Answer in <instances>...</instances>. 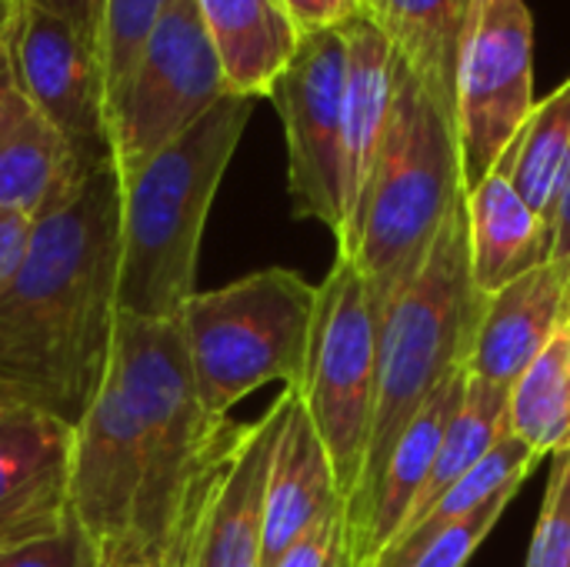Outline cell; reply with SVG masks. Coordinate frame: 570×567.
Here are the masks:
<instances>
[{
  "label": "cell",
  "instance_id": "23",
  "mask_svg": "<svg viewBox=\"0 0 570 567\" xmlns=\"http://www.w3.org/2000/svg\"><path fill=\"white\" fill-rule=\"evenodd\" d=\"M508 434L538 458L570 451V324L511 384Z\"/></svg>",
  "mask_w": 570,
  "mask_h": 567
},
{
  "label": "cell",
  "instance_id": "17",
  "mask_svg": "<svg viewBox=\"0 0 570 567\" xmlns=\"http://www.w3.org/2000/svg\"><path fill=\"white\" fill-rule=\"evenodd\" d=\"M468 207V261L478 294L491 297L521 274L551 261V227L511 187L501 170H491L464 194Z\"/></svg>",
  "mask_w": 570,
  "mask_h": 567
},
{
  "label": "cell",
  "instance_id": "33",
  "mask_svg": "<svg viewBox=\"0 0 570 567\" xmlns=\"http://www.w3.org/2000/svg\"><path fill=\"white\" fill-rule=\"evenodd\" d=\"M30 231H33V221L10 214V211H0V287L17 271V264L27 251Z\"/></svg>",
  "mask_w": 570,
  "mask_h": 567
},
{
  "label": "cell",
  "instance_id": "9",
  "mask_svg": "<svg viewBox=\"0 0 570 567\" xmlns=\"http://www.w3.org/2000/svg\"><path fill=\"white\" fill-rule=\"evenodd\" d=\"M227 97L197 0H174L147 37L117 104L110 107L114 167L127 174L194 127Z\"/></svg>",
  "mask_w": 570,
  "mask_h": 567
},
{
  "label": "cell",
  "instance_id": "24",
  "mask_svg": "<svg viewBox=\"0 0 570 567\" xmlns=\"http://www.w3.org/2000/svg\"><path fill=\"white\" fill-rule=\"evenodd\" d=\"M504 434H508V388H494V384L468 378L464 401L441 438L431 475H428L404 528L414 525L458 478H464Z\"/></svg>",
  "mask_w": 570,
  "mask_h": 567
},
{
  "label": "cell",
  "instance_id": "34",
  "mask_svg": "<svg viewBox=\"0 0 570 567\" xmlns=\"http://www.w3.org/2000/svg\"><path fill=\"white\" fill-rule=\"evenodd\" d=\"M551 257H558V261L570 257V167L564 184H561L554 214H551Z\"/></svg>",
  "mask_w": 570,
  "mask_h": 567
},
{
  "label": "cell",
  "instance_id": "4",
  "mask_svg": "<svg viewBox=\"0 0 570 567\" xmlns=\"http://www.w3.org/2000/svg\"><path fill=\"white\" fill-rule=\"evenodd\" d=\"M250 110V97L227 94L177 140L120 174L117 314L177 321L197 291L204 224Z\"/></svg>",
  "mask_w": 570,
  "mask_h": 567
},
{
  "label": "cell",
  "instance_id": "16",
  "mask_svg": "<svg viewBox=\"0 0 570 567\" xmlns=\"http://www.w3.org/2000/svg\"><path fill=\"white\" fill-rule=\"evenodd\" d=\"M284 391L287 411L264 488V567L277 565V558L331 508L347 505L297 388Z\"/></svg>",
  "mask_w": 570,
  "mask_h": 567
},
{
  "label": "cell",
  "instance_id": "12",
  "mask_svg": "<svg viewBox=\"0 0 570 567\" xmlns=\"http://www.w3.org/2000/svg\"><path fill=\"white\" fill-rule=\"evenodd\" d=\"M73 428L0 401V555L60 535L70 518Z\"/></svg>",
  "mask_w": 570,
  "mask_h": 567
},
{
  "label": "cell",
  "instance_id": "37",
  "mask_svg": "<svg viewBox=\"0 0 570 567\" xmlns=\"http://www.w3.org/2000/svg\"><path fill=\"white\" fill-rule=\"evenodd\" d=\"M120 567H174L167 561H134V565H120Z\"/></svg>",
  "mask_w": 570,
  "mask_h": 567
},
{
  "label": "cell",
  "instance_id": "1",
  "mask_svg": "<svg viewBox=\"0 0 570 567\" xmlns=\"http://www.w3.org/2000/svg\"><path fill=\"white\" fill-rule=\"evenodd\" d=\"M244 424L197 398L177 321L117 317L107 374L73 424L70 518L97 567H180Z\"/></svg>",
  "mask_w": 570,
  "mask_h": 567
},
{
  "label": "cell",
  "instance_id": "14",
  "mask_svg": "<svg viewBox=\"0 0 570 567\" xmlns=\"http://www.w3.org/2000/svg\"><path fill=\"white\" fill-rule=\"evenodd\" d=\"M570 324V257L521 274L484 297L468 354V378L508 388Z\"/></svg>",
  "mask_w": 570,
  "mask_h": 567
},
{
  "label": "cell",
  "instance_id": "26",
  "mask_svg": "<svg viewBox=\"0 0 570 567\" xmlns=\"http://www.w3.org/2000/svg\"><path fill=\"white\" fill-rule=\"evenodd\" d=\"M521 488L501 491L498 498H491L488 505H481L474 515L451 521L431 535H414V538H397L391 541L374 567H468L474 558V551L484 545V538L494 531V525L501 521V515L508 511V505L514 501Z\"/></svg>",
  "mask_w": 570,
  "mask_h": 567
},
{
  "label": "cell",
  "instance_id": "36",
  "mask_svg": "<svg viewBox=\"0 0 570 567\" xmlns=\"http://www.w3.org/2000/svg\"><path fill=\"white\" fill-rule=\"evenodd\" d=\"M20 7H23V0H0V40L10 37V30L20 17Z\"/></svg>",
  "mask_w": 570,
  "mask_h": 567
},
{
  "label": "cell",
  "instance_id": "21",
  "mask_svg": "<svg viewBox=\"0 0 570 567\" xmlns=\"http://www.w3.org/2000/svg\"><path fill=\"white\" fill-rule=\"evenodd\" d=\"M471 0H361V13L394 53L434 90L454 100V57Z\"/></svg>",
  "mask_w": 570,
  "mask_h": 567
},
{
  "label": "cell",
  "instance_id": "35",
  "mask_svg": "<svg viewBox=\"0 0 570 567\" xmlns=\"http://www.w3.org/2000/svg\"><path fill=\"white\" fill-rule=\"evenodd\" d=\"M13 94H17V80H13V63H10V37H3L0 40V114Z\"/></svg>",
  "mask_w": 570,
  "mask_h": 567
},
{
  "label": "cell",
  "instance_id": "3",
  "mask_svg": "<svg viewBox=\"0 0 570 567\" xmlns=\"http://www.w3.org/2000/svg\"><path fill=\"white\" fill-rule=\"evenodd\" d=\"M464 194L454 100L397 57L384 137L337 247V257L361 271L381 321L428 261Z\"/></svg>",
  "mask_w": 570,
  "mask_h": 567
},
{
  "label": "cell",
  "instance_id": "22",
  "mask_svg": "<svg viewBox=\"0 0 570 567\" xmlns=\"http://www.w3.org/2000/svg\"><path fill=\"white\" fill-rule=\"evenodd\" d=\"M570 167V77L544 100L534 104L524 127L504 150L494 170L528 201L551 227V214Z\"/></svg>",
  "mask_w": 570,
  "mask_h": 567
},
{
  "label": "cell",
  "instance_id": "11",
  "mask_svg": "<svg viewBox=\"0 0 570 567\" xmlns=\"http://www.w3.org/2000/svg\"><path fill=\"white\" fill-rule=\"evenodd\" d=\"M10 63L17 90L67 144L80 177L114 164L104 67L67 20L23 0L10 33Z\"/></svg>",
  "mask_w": 570,
  "mask_h": 567
},
{
  "label": "cell",
  "instance_id": "7",
  "mask_svg": "<svg viewBox=\"0 0 570 567\" xmlns=\"http://www.w3.org/2000/svg\"><path fill=\"white\" fill-rule=\"evenodd\" d=\"M377 338L381 317L361 271L354 261L334 257V267L317 284L307 368L297 394L331 458L344 501L357 491L364 468L377 394Z\"/></svg>",
  "mask_w": 570,
  "mask_h": 567
},
{
  "label": "cell",
  "instance_id": "8",
  "mask_svg": "<svg viewBox=\"0 0 570 567\" xmlns=\"http://www.w3.org/2000/svg\"><path fill=\"white\" fill-rule=\"evenodd\" d=\"M534 20L524 0H471L454 57L464 190L504 157L534 110Z\"/></svg>",
  "mask_w": 570,
  "mask_h": 567
},
{
  "label": "cell",
  "instance_id": "29",
  "mask_svg": "<svg viewBox=\"0 0 570 567\" xmlns=\"http://www.w3.org/2000/svg\"><path fill=\"white\" fill-rule=\"evenodd\" d=\"M274 567H354L351 565V531H347V505L331 508L321 521H314Z\"/></svg>",
  "mask_w": 570,
  "mask_h": 567
},
{
  "label": "cell",
  "instance_id": "6",
  "mask_svg": "<svg viewBox=\"0 0 570 567\" xmlns=\"http://www.w3.org/2000/svg\"><path fill=\"white\" fill-rule=\"evenodd\" d=\"M314 307L317 287L287 267L194 291L177 328L204 411L224 421L264 384L301 388Z\"/></svg>",
  "mask_w": 570,
  "mask_h": 567
},
{
  "label": "cell",
  "instance_id": "10",
  "mask_svg": "<svg viewBox=\"0 0 570 567\" xmlns=\"http://www.w3.org/2000/svg\"><path fill=\"white\" fill-rule=\"evenodd\" d=\"M344 74L347 47L341 30L304 33L291 63L267 94L287 140V190L294 217L321 221L344 241Z\"/></svg>",
  "mask_w": 570,
  "mask_h": 567
},
{
  "label": "cell",
  "instance_id": "28",
  "mask_svg": "<svg viewBox=\"0 0 570 567\" xmlns=\"http://www.w3.org/2000/svg\"><path fill=\"white\" fill-rule=\"evenodd\" d=\"M570 565V451L551 458V478L524 567Z\"/></svg>",
  "mask_w": 570,
  "mask_h": 567
},
{
  "label": "cell",
  "instance_id": "13",
  "mask_svg": "<svg viewBox=\"0 0 570 567\" xmlns=\"http://www.w3.org/2000/svg\"><path fill=\"white\" fill-rule=\"evenodd\" d=\"M284 411L287 391L257 421L244 424L180 567H264V488Z\"/></svg>",
  "mask_w": 570,
  "mask_h": 567
},
{
  "label": "cell",
  "instance_id": "31",
  "mask_svg": "<svg viewBox=\"0 0 570 567\" xmlns=\"http://www.w3.org/2000/svg\"><path fill=\"white\" fill-rule=\"evenodd\" d=\"M281 7L287 10L301 37L321 30H341L361 17V0H281Z\"/></svg>",
  "mask_w": 570,
  "mask_h": 567
},
{
  "label": "cell",
  "instance_id": "27",
  "mask_svg": "<svg viewBox=\"0 0 570 567\" xmlns=\"http://www.w3.org/2000/svg\"><path fill=\"white\" fill-rule=\"evenodd\" d=\"M174 0H107L100 30V67L107 84V117L117 104L147 37L160 23Z\"/></svg>",
  "mask_w": 570,
  "mask_h": 567
},
{
  "label": "cell",
  "instance_id": "15",
  "mask_svg": "<svg viewBox=\"0 0 570 567\" xmlns=\"http://www.w3.org/2000/svg\"><path fill=\"white\" fill-rule=\"evenodd\" d=\"M468 391V371L454 374L424 408L421 414L407 424L401 441L394 444L374 491L367 501L347 515V531H351V565L374 567L381 551L401 535L428 475L434 465V454L441 448V438L458 414L461 401Z\"/></svg>",
  "mask_w": 570,
  "mask_h": 567
},
{
  "label": "cell",
  "instance_id": "38",
  "mask_svg": "<svg viewBox=\"0 0 570 567\" xmlns=\"http://www.w3.org/2000/svg\"><path fill=\"white\" fill-rule=\"evenodd\" d=\"M568 567H570V565H568Z\"/></svg>",
  "mask_w": 570,
  "mask_h": 567
},
{
  "label": "cell",
  "instance_id": "20",
  "mask_svg": "<svg viewBox=\"0 0 570 567\" xmlns=\"http://www.w3.org/2000/svg\"><path fill=\"white\" fill-rule=\"evenodd\" d=\"M80 180L67 144L17 90L0 114V211L40 221Z\"/></svg>",
  "mask_w": 570,
  "mask_h": 567
},
{
  "label": "cell",
  "instance_id": "32",
  "mask_svg": "<svg viewBox=\"0 0 570 567\" xmlns=\"http://www.w3.org/2000/svg\"><path fill=\"white\" fill-rule=\"evenodd\" d=\"M60 20H67L100 57V30H104V7L107 0H27Z\"/></svg>",
  "mask_w": 570,
  "mask_h": 567
},
{
  "label": "cell",
  "instance_id": "5",
  "mask_svg": "<svg viewBox=\"0 0 570 567\" xmlns=\"http://www.w3.org/2000/svg\"><path fill=\"white\" fill-rule=\"evenodd\" d=\"M484 311V294L471 281L464 197L441 227L414 281L391 301L377 338V394L357 491L347 515L374 491L394 444L421 408L461 371Z\"/></svg>",
  "mask_w": 570,
  "mask_h": 567
},
{
  "label": "cell",
  "instance_id": "18",
  "mask_svg": "<svg viewBox=\"0 0 570 567\" xmlns=\"http://www.w3.org/2000/svg\"><path fill=\"white\" fill-rule=\"evenodd\" d=\"M197 7L227 94L267 97L301 43L281 0H197Z\"/></svg>",
  "mask_w": 570,
  "mask_h": 567
},
{
  "label": "cell",
  "instance_id": "30",
  "mask_svg": "<svg viewBox=\"0 0 570 567\" xmlns=\"http://www.w3.org/2000/svg\"><path fill=\"white\" fill-rule=\"evenodd\" d=\"M0 567H97V558L87 545V538L80 535V528L70 521L60 535L3 551Z\"/></svg>",
  "mask_w": 570,
  "mask_h": 567
},
{
  "label": "cell",
  "instance_id": "2",
  "mask_svg": "<svg viewBox=\"0 0 570 567\" xmlns=\"http://www.w3.org/2000/svg\"><path fill=\"white\" fill-rule=\"evenodd\" d=\"M120 174H87L33 221L17 271L0 287V401L77 424L117 338Z\"/></svg>",
  "mask_w": 570,
  "mask_h": 567
},
{
  "label": "cell",
  "instance_id": "19",
  "mask_svg": "<svg viewBox=\"0 0 570 567\" xmlns=\"http://www.w3.org/2000/svg\"><path fill=\"white\" fill-rule=\"evenodd\" d=\"M347 47V74H344V211L347 224L374 167L384 124L394 100V63L397 53L391 40L361 13L347 27H341ZM347 237V231H344ZM344 244V241H341ZM337 244V247H341Z\"/></svg>",
  "mask_w": 570,
  "mask_h": 567
},
{
  "label": "cell",
  "instance_id": "25",
  "mask_svg": "<svg viewBox=\"0 0 570 567\" xmlns=\"http://www.w3.org/2000/svg\"><path fill=\"white\" fill-rule=\"evenodd\" d=\"M544 458H538L528 444H521L518 438L504 434L464 478H458L414 525H407L397 538H414V535H431L451 521H461L468 515H474L481 505H488L491 498H498L501 491L521 488L531 471L541 465ZM394 538V541H397Z\"/></svg>",
  "mask_w": 570,
  "mask_h": 567
}]
</instances>
